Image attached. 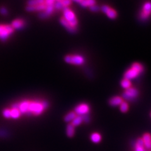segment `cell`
Returning <instances> with one entry per match:
<instances>
[{
	"label": "cell",
	"instance_id": "4fadbf2b",
	"mask_svg": "<svg viewBox=\"0 0 151 151\" xmlns=\"http://www.w3.org/2000/svg\"><path fill=\"white\" fill-rule=\"evenodd\" d=\"M142 140L144 142V147L147 149H151V135L150 134L147 133L145 134L142 137Z\"/></svg>",
	"mask_w": 151,
	"mask_h": 151
},
{
	"label": "cell",
	"instance_id": "277c9868",
	"mask_svg": "<svg viewBox=\"0 0 151 151\" xmlns=\"http://www.w3.org/2000/svg\"><path fill=\"white\" fill-rule=\"evenodd\" d=\"M64 60L66 63L74 64L76 65H81L84 64L85 60L81 55H68L64 58Z\"/></svg>",
	"mask_w": 151,
	"mask_h": 151
},
{
	"label": "cell",
	"instance_id": "603a6c76",
	"mask_svg": "<svg viewBox=\"0 0 151 151\" xmlns=\"http://www.w3.org/2000/svg\"><path fill=\"white\" fill-rule=\"evenodd\" d=\"M131 85H132V83H131L130 80H129V79H127L124 78L121 81L122 87L125 89H127L131 88Z\"/></svg>",
	"mask_w": 151,
	"mask_h": 151
},
{
	"label": "cell",
	"instance_id": "ffe728a7",
	"mask_svg": "<svg viewBox=\"0 0 151 151\" xmlns=\"http://www.w3.org/2000/svg\"><path fill=\"white\" fill-rule=\"evenodd\" d=\"M90 139L93 143L97 144V143L100 142V141L101 140V136L99 133H97V132H94V133H93L91 135Z\"/></svg>",
	"mask_w": 151,
	"mask_h": 151
},
{
	"label": "cell",
	"instance_id": "83f0119b",
	"mask_svg": "<svg viewBox=\"0 0 151 151\" xmlns=\"http://www.w3.org/2000/svg\"><path fill=\"white\" fill-rule=\"evenodd\" d=\"M54 9H56V10H63V9L64 8L61 1H55L54 4Z\"/></svg>",
	"mask_w": 151,
	"mask_h": 151
},
{
	"label": "cell",
	"instance_id": "2e32d148",
	"mask_svg": "<svg viewBox=\"0 0 151 151\" xmlns=\"http://www.w3.org/2000/svg\"><path fill=\"white\" fill-rule=\"evenodd\" d=\"M11 112V119H18L22 115L20 111L19 110L18 108L12 107L10 109Z\"/></svg>",
	"mask_w": 151,
	"mask_h": 151
},
{
	"label": "cell",
	"instance_id": "d6986e66",
	"mask_svg": "<svg viewBox=\"0 0 151 151\" xmlns=\"http://www.w3.org/2000/svg\"><path fill=\"white\" fill-rule=\"evenodd\" d=\"M77 116L76 113L74 111H70L67 114L65 115L64 116V121L65 122L68 123H71V122L75 119V117Z\"/></svg>",
	"mask_w": 151,
	"mask_h": 151
},
{
	"label": "cell",
	"instance_id": "484cf974",
	"mask_svg": "<svg viewBox=\"0 0 151 151\" xmlns=\"http://www.w3.org/2000/svg\"><path fill=\"white\" fill-rule=\"evenodd\" d=\"M55 11V9H54V5H49V6H46V8L45 9L44 12L48 14L49 15L51 16L52 15L53 13Z\"/></svg>",
	"mask_w": 151,
	"mask_h": 151
},
{
	"label": "cell",
	"instance_id": "ac0fdd59",
	"mask_svg": "<svg viewBox=\"0 0 151 151\" xmlns=\"http://www.w3.org/2000/svg\"><path fill=\"white\" fill-rule=\"evenodd\" d=\"M66 134L69 137H73L75 134V127L71 124H69L66 127Z\"/></svg>",
	"mask_w": 151,
	"mask_h": 151
},
{
	"label": "cell",
	"instance_id": "f546056e",
	"mask_svg": "<svg viewBox=\"0 0 151 151\" xmlns=\"http://www.w3.org/2000/svg\"><path fill=\"white\" fill-rule=\"evenodd\" d=\"M61 3H62L64 8H69V6L72 4V1L70 0H63V1H61Z\"/></svg>",
	"mask_w": 151,
	"mask_h": 151
},
{
	"label": "cell",
	"instance_id": "7402d4cb",
	"mask_svg": "<svg viewBox=\"0 0 151 151\" xmlns=\"http://www.w3.org/2000/svg\"><path fill=\"white\" fill-rule=\"evenodd\" d=\"M45 4V0H28L27 6H37Z\"/></svg>",
	"mask_w": 151,
	"mask_h": 151
},
{
	"label": "cell",
	"instance_id": "1f68e13d",
	"mask_svg": "<svg viewBox=\"0 0 151 151\" xmlns=\"http://www.w3.org/2000/svg\"><path fill=\"white\" fill-rule=\"evenodd\" d=\"M100 7L97 6V5H96V4H95V5H93L91 7H89V9H90V10L93 12H97L100 10Z\"/></svg>",
	"mask_w": 151,
	"mask_h": 151
},
{
	"label": "cell",
	"instance_id": "3957f363",
	"mask_svg": "<svg viewBox=\"0 0 151 151\" xmlns=\"http://www.w3.org/2000/svg\"><path fill=\"white\" fill-rule=\"evenodd\" d=\"M15 30L10 25H0V40L5 41L9 39Z\"/></svg>",
	"mask_w": 151,
	"mask_h": 151
},
{
	"label": "cell",
	"instance_id": "8fae6325",
	"mask_svg": "<svg viewBox=\"0 0 151 151\" xmlns=\"http://www.w3.org/2000/svg\"><path fill=\"white\" fill-rule=\"evenodd\" d=\"M60 23H61V25H62L69 32L71 33V34H75V33L76 32L77 28H74V27H72L67 21L65 20L63 17L60 18Z\"/></svg>",
	"mask_w": 151,
	"mask_h": 151
},
{
	"label": "cell",
	"instance_id": "52a82bcc",
	"mask_svg": "<svg viewBox=\"0 0 151 151\" xmlns=\"http://www.w3.org/2000/svg\"><path fill=\"white\" fill-rule=\"evenodd\" d=\"M89 110H90V108L88 104L81 103L75 108L74 111L76 113L77 115L83 116L88 114Z\"/></svg>",
	"mask_w": 151,
	"mask_h": 151
},
{
	"label": "cell",
	"instance_id": "30bf717a",
	"mask_svg": "<svg viewBox=\"0 0 151 151\" xmlns=\"http://www.w3.org/2000/svg\"><path fill=\"white\" fill-rule=\"evenodd\" d=\"M140 73L137 71L136 69L132 68V67L127 70V71L125 73V74H124V78L125 79H129V80H130L131 79H135L137 77H138L139 74Z\"/></svg>",
	"mask_w": 151,
	"mask_h": 151
},
{
	"label": "cell",
	"instance_id": "9a60e30c",
	"mask_svg": "<svg viewBox=\"0 0 151 151\" xmlns=\"http://www.w3.org/2000/svg\"><path fill=\"white\" fill-rule=\"evenodd\" d=\"M135 151H145V147L142 139L139 138L136 140L135 145Z\"/></svg>",
	"mask_w": 151,
	"mask_h": 151
},
{
	"label": "cell",
	"instance_id": "ba28073f",
	"mask_svg": "<svg viewBox=\"0 0 151 151\" xmlns=\"http://www.w3.org/2000/svg\"><path fill=\"white\" fill-rule=\"evenodd\" d=\"M101 9L104 13L106 14L107 17L110 19H115L117 17V13L115 9H113L107 5L102 6Z\"/></svg>",
	"mask_w": 151,
	"mask_h": 151
},
{
	"label": "cell",
	"instance_id": "d6a6232c",
	"mask_svg": "<svg viewBox=\"0 0 151 151\" xmlns=\"http://www.w3.org/2000/svg\"><path fill=\"white\" fill-rule=\"evenodd\" d=\"M83 118V121L85 123H89L90 122V116H89L88 114L87 115H85L83 116H81Z\"/></svg>",
	"mask_w": 151,
	"mask_h": 151
},
{
	"label": "cell",
	"instance_id": "7c38bea8",
	"mask_svg": "<svg viewBox=\"0 0 151 151\" xmlns=\"http://www.w3.org/2000/svg\"><path fill=\"white\" fill-rule=\"evenodd\" d=\"M46 8L45 4H39L37 6H27L25 9L28 12H43L45 10Z\"/></svg>",
	"mask_w": 151,
	"mask_h": 151
},
{
	"label": "cell",
	"instance_id": "836d02e7",
	"mask_svg": "<svg viewBox=\"0 0 151 151\" xmlns=\"http://www.w3.org/2000/svg\"><path fill=\"white\" fill-rule=\"evenodd\" d=\"M56 0H45V4L46 6L54 5Z\"/></svg>",
	"mask_w": 151,
	"mask_h": 151
},
{
	"label": "cell",
	"instance_id": "5bb4252c",
	"mask_svg": "<svg viewBox=\"0 0 151 151\" xmlns=\"http://www.w3.org/2000/svg\"><path fill=\"white\" fill-rule=\"evenodd\" d=\"M123 102V98L120 96H113L109 100V104L112 106H120V104Z\"/></svg>",
	"mask_w": 151,
	"mask_h": 151
},
{
	"label": "cell",
	"instance_id": "f1b7e54d",
	"mask_svg": "<svg viewBox=\"0 0 151 151\" xmlns=\"http://www.w3.org/2000/svg\"><path fill=\"white\" fill-rule=\"evenodd\" d=\"M50 16L48 14L46 13L44 11L41 12L39 13V17L42 20H45V19H48Z\"/></svg>",
	"mask_w": 151,
	"mask_h": 151
},
{
	"label": "cell",
	"instance_id": "d4e9b609",
	"mask_svg": "<svg viewBox=\"0 0 151 151\" xmlns=\"http://www.w3.org/2000/svg\"><path fill=\"white\" fill-rule=\"evenodd\" d=\"M120 109L122 112L126 113L129 110V105L128 103L125 101H123V102L120 104Z\"/></svg>",
	"mask_w": 151,
	"mask_h": 151
},
{
	"label": "cell",
	"instance_id": "5b68a950",
	"mask_svg": "<svg viewBox=\"0 0 151 151\" xmlns=\"http://www.w3.org/2000/svg\"><path fill=\"white\" fill-rule=\"evenodd\" d=\"M139 96V91L137 89L134 88H130L123 93V98L127 101H133L135 100L136 98Z\"/></svg>",
	"mask_w": 151,
	"mask_h": 151
},
{
	"label": "cell",
	"instance_id": "cb8c5ba5",
	"mask_svg": "<svg viewBox=\"0 0 151 151\" xmlns=\"http://www.w3.org/2000/svg\"><path fill=\"white\" fill-rule=\"evenodd\" d=\"M132 68L136 69L137 71H139L140 73H142L144 71V67L143 65L140 63H135L132 65Z\"/></svg>",
	"mask_w": 151,
	"mask_h": 151
},
{
	"label": "cell",
	"instance_id": "9c48e42d",
	"mask_svg": "<svg viewBox=\"0 0 151 151\" xmlns=\"http://www.w3.org/2000/svg\"><path fill=\"white\" fill-rule=\"evenodd\" d=\"M25 25L26 23L24 20H23V19H16V20L12 22L11 26L14 30H21L25 28Z\"/></svg>",
	"mask_w": 151,
	"mask_h": 151
},
{
	"label": "cell",
	"instance_id": "8d00e7d4",
	"mask_svg": "<svg viewBox=\"0 0 151 151\" xmlns=\"http://www.w3.org/2000/svg\"><path fill=\"white\" fill-rule=\"evenodd\" d=\"M150 116H151V113H150Z\"/></svg>",
	"mask_w": 151,
	"mask_h": 151
},
{
	"label": "cell",
	"instance_id": "4dcf8cb0",
	"mask_svg": "<svg viewBox=\"0 0 151 151\" xmlns=\"http://www.w3.org/2000/svg\"><path fill=\"white\" fill-rule=\"evenodd\" d=\"M8 13V9L5 7H1L0 8V14H1L2 15H7Z\"/></svg>",
	"mask_w": 151,
	"mask_h": 151
},
{
	"label": "cell",
	"instance_id": "e0dca14e",
	"mask_svg": "<svg viewBox=\"0 0 151 151\" xmlns=\"http://www.w3.org/2000/svg\"><path fill=\"white\" fill-rule=\"evenodd\" d=\"M96 4V0H82L80 2L79 5L82 7L86 8V7H91L93 5Z\"/></svg>",
	"mask_w": 151,
	"mask_h": 151
},
{
	"label": "cell",
	"instance_id": "44dd1931",
	"mask_svg": "<svg viewBox=\"0 0 151 151\" xmlns=\"http://www.w3.org/2000/svg\"><path fill=\"white\" fill-rule=\"evenodd\" d=\"M83 122V121L82 116L77 115L75 117V119L71 122L70 124H71L74 127H76L79 126V125H81Z\"/></svg>",
	"mask_w": 151,
	"mask_h": 151
},
{
	"label": "cell",
	"instance_id": "6da1fadb",
	"mask_svg": "<svg viewBox=\"0 0 151 151\" xmlns=\"http://www.w3.org/2000/svg\"><path fill=\"white\" fill-rule=\"evenodd\" d=\"M49 106V103L46 101H29L27 115L39 116Z\"/></svg>",
	"mask_w": 151,
	"mask_h": 151
},
{
	"label": "cell",
	"instance_id": "7a4b0ae2",
	"mask_svg": "<svg viewBox=\"0 0 151 151\" xmlns=\"http://www.w3.org/2000/svg\"><path fill=\"white\" fill-rule=\"evenodd\" d=\"M63 18L67 21L69 24L74 28H77L78 25V19L74 12L69 8H65L63 10Z\"/></svg>",
	"mask_w": 151,
	"mask_h": 151
},
{
	"label": "cell",
	"instance_id": "e575fe53",
	"mask_svg": "<svg viewBox=\"0 0 151 151\" xmlns=\"http://www.w3.org/2000/svg\"><path fill=\"white\" fill-rule=\"evenodd\" d=\"M70 1H74V2H76V3H80V2H81L82 0H70Z\"/></svg>",
	"mask_w": 151,
	"mask_h": 151
},
{
	"label": "cell",
	"instance_id": "4316f807",
	"mask_svg": "<svg viewBox=\"0 0 151 151\" xmlns=\"http://www.w3.org/2000/svg\"><path fill=\"white\" fill-rule=\"evenodd\" d=\"M3 116L5 119H11L10 108H5L3 111Z\"/></svg>",
	"mask_w": 151,
	"mask_h": 151
},
{
	"label": "cell",
	"instance_id": "8992f818",
	"mask_svg": "<svg viewBox=\"0 0 151 151\" xmlns=\"http://www.w3.org/2000/svg\"><path fill=\"white\" fill-rule=\"evenodd\" d=\"M151 15V2H146L142 6V9L140 14L142 20H147Z\"/></svg>",
	"mask_w": 151,
	"mask_h": 151
},
{
	"label": "cell",
	"instance_id": "d590c367",
	"mask_svg": "<svg viewBox=\"0 0 151 151\" xmlns=\"http://www.w3.org/2000/svg\"><path fill=\"white\" fill-rule=\"evenodd\" d=\"M63 1V0H56V1Z\"/></svg>",
	"mask_w": 151,
	"mask_h": 151
}]
</instances>
